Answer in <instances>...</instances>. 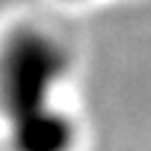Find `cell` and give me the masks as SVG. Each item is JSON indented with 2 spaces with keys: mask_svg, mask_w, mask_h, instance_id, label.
I'll list each match as a JSON object with an SVG mask.
<instances>
[{
  "mask_svg": "<svg viewBox=\"0 0 151 151\" xmlns=\"http://www.w3.org/2000/svg\"><path fill=\"white\" fill-rule=\"evenodd\" d=\"M66 50L40 29H19L0 50V109L5 117L45 106L53 85L66 74Z\"/></svg>",
  "mask_w": 151,
  "mask_h": 151,
  "instance_id": "1",
  "label": "cell"
},
{
  "mask_svg": "<svg viewBox=\"0 0 151 151\" xmlns=\"http://www.w3.org/2000/svg\"><path fill=\"white\" fill-rule=\"evenodd\" d=\"M74 143V122L50 104L11 117L13 151H69Z\"/></svg>",
  "mask_w": 151,
  "mask_h": 151,
  "instance_id": "2",
  "label": "cell"
}]
</instances>
